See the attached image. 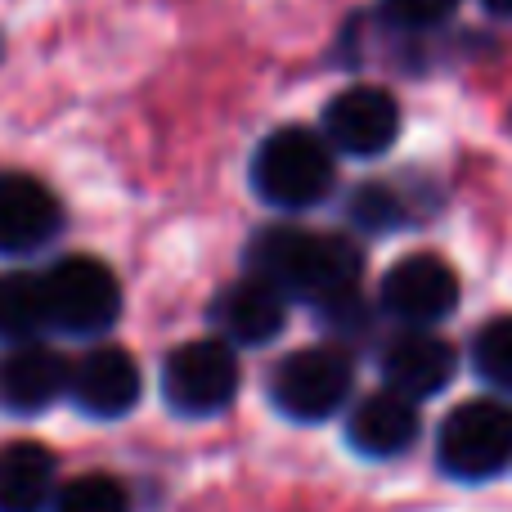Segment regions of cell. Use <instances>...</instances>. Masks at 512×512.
<instances>
[{
  "instance_id": "1",
  "label": "cell",
  "mask_w": 512,
  "mask_h": 512,
  "mask_svg": "<svg viewBox=\"0 0 512 512\" xmlns=\"http://www.w3.org/2000/svg\"><path fill=\"white\" fill-rule=\"evenodd\" d=\"M252 274L270 279L288 297H306L315 306L360 292L364 252L346 234H315L301 225H270L248 248Z\"/></svg>"
},
{
  "instance_id": "6",
  "label": "cell",
  "mask_w": 512,
  "mask_h": 512,
  "mask_svg": "<svg viewBox=\"0 0 512 512\" xmlns=\"http://www.w3.org/2000/svg\"><path fill=\"white\" fill-rule=\"evenodd\" d=\"M351 382V355L337 346H306V351H292L288 360H279L270 378V396L279 414L297 418V423H319L346 405Z\"/></svg>"
},
{
  "instance_id": "2",
  "label": "cell",
  "mask_w": 512,
  "mask_h": 512,
  "mask_svg": "<svg viewBox=\"0 0 512 512\" xmlns=\"http://www.w3.org/2000/svg\"><path fill=\"white\" fill-rule=\"evenodd\" d=\"M337 180L333 149L324 135L306 131V126H279L261 140L252 158V189L270 207H315L319 198H328Z\"/></svg>"
},
{
  "instance_id": "10",
  "label": "cell",
  "mask_w": 512,
  "mask_h": 512,
  "mask_svg": "<svg viewBox=\"0 0 512 512\" xmlns=\"http://www.w3.org/2000/svg\"><path fill=\"white\" fill-rule=\"evenodd\" d=\"M454 369H459V355L432 328H409V333L391 337L382 351V378L391 391L409 400H427L445 391L454 382Z\"/></svg>"
},
{
  "instance_id": "19",
  "label": "cell",
  "mask_w": 512,
  "mask_h": 512,
  "mask_svg": "<svg viewBox=\"0 0 512 512\" xmlns=\"http://www.w3.org/2000/svg\"><path fill=\"white\" fill-rule=\"evenodd\" d=\"M382 9L400 27H436L459 9V0H382Z\"/></svg>"
},
{
  "instance_id": "15",
  "label": "cell",
  "mask_w": 512,
  "mask_h": 512,
  "mask_svg": "<svg viewBox=\"0 0 512 512\" xmlns=\"http://www.w3.org/2000/svg\"><path fill=\"white\" fill-rule=\"evenodd\" d=\"M59 463L41 441L0 445V512H41L54 504Z\"/></svg>"
},
{
  "instance_id": "21",
  "label": "cell",
  "mask_w": 512,
  "mask_h": 512,
  "mask_svg": "<svg viewBox=\"0 0 512 512\" xmlns=\"http://www.w3.org/2000/svg\"><path fill=\"white\" fill-rule=\"evenodd\" d=\"M481 5H486L495 18H512V0H481Z\"/></svg>"
},
{
  "instance_id": "3",
  "label": "cell",
  "mask_w": 512,
  "mask_h": 512,
  "mask_svg": "<svg viewBox=\"0 0 512 512\" xmlns=\"http://www.w3.org/2000/svg\"><path fill=\"white\" fill-rule=\"evenodd\" d=\"M45 319L72 337H99L122 315V283L99 256H63L41 274Z\"/></svg>"
},
{
  "instance_id": "18",
  "label": "cell",
  "mask_w": 512,
  "mask_h": 512,
  "mask_svg": "<svg viewBox=\"0 0 512 512\" xmlns=\"http://www.w3.org/2000/svg\"><path fill=\"white\" fill-rule=\"evenodd\" d=\"M472 364L499 391H512V315L490 319L472 342Z\"/></svg>"
},
{
  "instance_id": "8",
  "label": "cell",
  "mask_w": 512,
  "mask_h": 512,
  "mask_svg": "<svg viewBox=\"0 0 512 512\" xmlns=\"http://www.w3.org/2000/svg\"><path fill=\"white\" fill-rule=\"evenodd\" d=\"M324 135L351 158H378L400 135V104L382 86H346L342 95L328 99Z\"/></svg>"
},
{
  "instance_id": "5",
  "label": "cell",
  "mask_w": 512,
  "mask_h": 512,
  "mask_svg": "<svg viewBox=\"0 0 512 512\" xmlns=\"http://www.w3.org/2000/svg\"><path fill=\"white\" fill-rule=\"evenodd\" d=\"M162 396L185 418H212L239 396V355L225 337L185 342L162 364Z\"/></svg>"
},
{
  "instance_id": "16",
  "label": "cell",
  "mask_w": 512,
  "mask_h": 512,
  "mask_svg": "<svg viewBox=\"0 0 512 512\" xmlns=\"http://www.w3.org/2000/svg\"><path fill=\"white\" fill-rule=\"evenodd\" d=\"M41 328H50L41 274H5L0 279V337L5 342H32Z\"/></svg>"
},
{
  "instance_id": "13",
  "label": "cell",
  "mask_w": 512,
  "mask_h": 512,
  "mask_svg": "<svg viewBox=\"0 0 512 512\" xmlns=\"http://www.w3.org/2000/svg\"><path fill=\"white\" fill-rule=\"evenodd\" d=\"M418 432H423L418 400L400 396L391 387L378 391V396H364L346 418V441L364 459H396L418 441Z\"/></svg>"
},
{
  "instance_id": "4",
  "label": "cell",
  "mask_w": 512,
  "mask_h": 512,
  "mask_svg": "<svg viewBox=\"0 0 512 512\" xmlns=\"http://www.w3.org/2000/svg\"><path fill=\"white\" fill-rule=\"evenodd\" d=\"M436 459L454 481H490L512 463V405L468 400L436 432Z\"/></svg>"
},
{
  "instance_id": "20",
  "label": "cell",
  "mask_w": 512,
  "mask_h": 512,
  "mask_svg": "<svg viewBox=\"0 0 512 512\" xmlns=\"http://www.w3.org/2000/svg\"><path fill=\"white\" fill-rule=\"evenodd\" d=\"M355 221L364 225V230H378V225H391L400 216V198H391V189H382V185H369V189H360L355 194Z\"/></svg>"
},
{
  "instance_id": "14",
  "label": "cell",
  "mask_w": 512,
  "mask_h": 512,
  "mask_svg": "<svg viewBox=\"0 0 512 512\" xmlns=\"http://www.w3.org/2000/svg\"><path fill=\"white\" fill-rule=\"evenodd\" d=\"M68 364L45 342H18L0 360V405L14 414H41L68 391Z\"/></svg>"
},
{
  "instance_id": "7",
  "label": "cell",
  "mask_w": 512,
  "mask_h": 512,
  "mask_svg": "<svg viewBox=\"0 0 512 512\" xmlns=\"http://www.w3.org/2000/svg\"><path fill=\"white\" fill-rule=\"evenodd\" d=\"M459 306V274L432 252L400 256L382 279V310L409 328H436Z\"/></svg>"
},
{
  "instance_id": "12",
  "label": "cell",
  "mask_w": 512,
  "mask_h": 512,
  "mask_svg": "<svg viewBox=\"0 0 512 512\" xmlns=\"http://www.w3.org/2000/svg\"><path fill=\"white\" fill-rule=\"evenodd\" d=\"M212 319L221 324L225 342L265 346L288 324V292L274 288L261 274H248V279L221 288V297H216V306H212Z\"/></svg>"
},
{
  "instance_id": "17",
  "label": "cell",
  "mask_w": 512,
  "mask_h": 512,
  "mask_svg": "<svg viewBox=\"0 0 512 512\" xmlns=\"http://www.w3.org/2000/svg\"><path fill=\"white\" fill-rule=\"evenodd\" d=\"M54 512H131V495L122 481L104 477V472H86L63 490H54Z\"/></svg>"
},
{
  "instance_id": "9",
  "label": "cell",
  "mask_w": 512,
  "mask_h": 512,
  "mask_svg": "<svg viewBox=\"0 0 512 512\" xmlns=\"http://www.w3.org/2000/svg\"><path fill=\"white\" fill-rule=\"evenodd\" d=\"M68 396L90 418H122L140 400V364L122 346H95L72 364Z\"/></svg>"
},
{
  "instance_id": "11",
  "label": "cell",
  "mask_w": 512,
  "mask_h": 512,
  "mask_svg": "<svg viewBox=\"0 0 512 512\" xmlns=\"http://www.w3.org/2000/svg\"><path fill=\"white\" fill-rule=\"evenodd\" d=\"M63 230V207L36 176H0V252H36Z\"/></svg>"
}]
</instances>
